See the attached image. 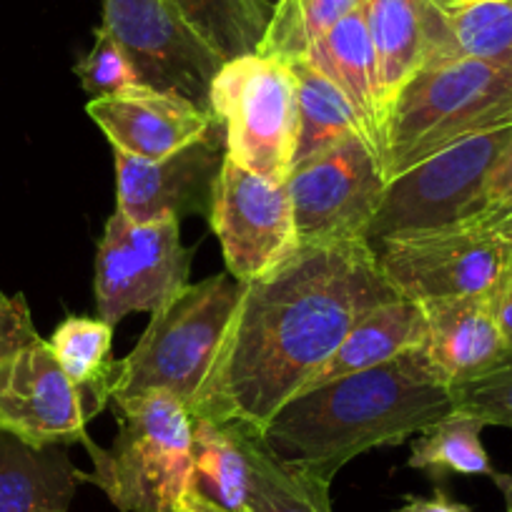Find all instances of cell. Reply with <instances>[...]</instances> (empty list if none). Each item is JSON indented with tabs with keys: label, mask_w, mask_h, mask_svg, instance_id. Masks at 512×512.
I'll return each mask as SVG.
<instances>
[{
	"label": "cell",
	"mask_w": 512,
	"mask_h": 512,
	"mask_svg": "<svg viewBox=\"0 0 512 512\" xmlns=\"http://www.w3.org/2000/svg\"><path fill=\"white\" fill-rule=\"evenodd\" d=\"M262 3L269 8V11H272V16H274V11H277V6L282 3V0H262Z\"/></svg>",
	"instance_id": "cell-38"
},
{
	"label": "cell",
	"mask_w": 512,
	"mask_h": 512,
	"mask_svg": "<svg viewBox=\"0 0 512 512\" xmlns=\"http://www.w3.org/2000/svg\"><path fill=\"white\" fill-rule=\"evenodd\" d=\"M397 297L369 241L302 246L244 284L191 417L262 430L332 359L362 314Z\"/></svg>",
	"instance_id": "cell-1"
},
{
	"label": "cell",
	"mask_w": 512,
	"mask_h": 512,
	"mask_svg": "<svg viewBox=\"0 0 512 512\" xmlns=\"http://www.w3.org/2000/svg\"><path fill=\"white\" fill-rule=\"evenodd\" d=\"M359 8L377 58L379 101L387 113L395 93L420 68L455 58L450 31L432 0H362Z\"/></svg>",
	"instance_id": "cell-16"
},
{
	"label": "cell",
	"mask_w": 512,
	"mask_h": 512,
	"mask_svg": "<svg viewBox=\"0 0 512 512\" xmlns=\"http://www.w3.org/2000/svg\"><path fill=\"white\" fill-rule=\"evenodd\" d=\"M116 151L136 159H164L214 128L216 118L174 93L136 86L116 96L91 98L86 106Z\"/></svg>",
	"instance_id": "cell-15"
},
{
	"label": "cell",
	"mask_w": 512,
	"mask_h": 512,
	"mask_svg": "<svg viewBox=\"0 0 512 512\" xmlns=\"http://www.w3.org/2000/svg\"><path fill=\"white\" fill-rule=\"evenodd\" d=\"M244 284L216 274L181 289L151 322L128 357L113 367L111 402L164 390L194 410Z\"/></svg>",
	"instance_id": "cell-5"
},
{
	"label": "cell",
	"mask_w": 512,
	"mask_h": 512,
	"mask_svg": "<svg viewBox=\"0 0 512 512\" xmlns=\"http://www.w3.org/2000/svg\"><path fill=\"white\" fill-rule=\"evenodd\" d=\"M452 410V387L442 382L425 347H415L302 392L259 432L284 462L332 482L354 457L400 445Z\"/></svg>",
	"instance_id": "cell-2"
},
{
	"label": "cell",
	"mask_w": 512,
	"mask_h": 512,
	"mask_svg": "<svg viewBox=\"0 0 512 512\" xmlns=\"http://www.w3.org/2000/svg\"><path fill=\"white\" fill-rule=\"evenodd\" d=\"M209 224L226 269L241 284L264 277L299 249L287 181L277 184L251 174L229 156L211 194Z\"/></svg>",
	"instance_id": "cell-12"
},
{
	"label": "cell",
	"mask_w": 512,
	"mask_h": 512,
	"mask_svg": "<svg viewBox=\"0 0 512 512\" xmlns=\"http://www.w3.org/2000/svg\"><path fill=\"white\" fill-rule=\"evenodd\" d=\"M116 156V209L134 224L181 221L186 214H209L211 194L226 159L224 128L214 123L209 134L164 159Z\"/></svg>",
	"instance_id": "cell-14"
},
{
	"label": "cell",
	"mask_w": 512,
	"mask_h": 512,
	"mask_svg": "<svg viewBox=\"0 0 512 512\" xmlns=\"http://www.w3.org/2000/svg\"><path fill=\"white\" fill-rule=\"evenodd\" d=\"M485 224H490L492 229H495L497 234L505 239V244L512 249V211H510V214L497 216V219H492V221H485Z\"/></svg>",
	"instance_id": "cell-36"
},
{
	"label": "cell",
	"mask_w": 512,
	"mask_h": 512,
	"mask_svg": "<svg viewBox=\"0 0 512 512\" xmlns=\"http://www.w3.org/2000/svg\"><path fill=\"white\" fill-rule=\"evenodd\" d=\"M111 339V324L88 317H68L48 339V347L53 349L63 372L101 410L113 397L116 362L111 359Z\"/></svg>",
	"instance_id": "cell-26"
},
{
	"label": "cell",
	"mask_w": 512,
	"mask_h": 512,
	"mask_svg": "<svg viewBox=\"0 0 512 512\" xmlns=\"http://www.w3.org/2000/svg\"><path fill=\"white\" fill-rule=\"evenodd\" d=\"M194 490L229 512H246L249 467L244 447L229 422L191 417Z\"/></svg>",
	"instance_id": "cell-23"
},
{
	"label": "cell",
	"mask_w": 512,
	"mask_h": 512,
	"mask_svg": "<svg viewBox=\"0 0 512 512\" xmlns=\"http://www.w3.org/2000/svg\"><path fill=\"white\" fill-rule=\"evenodd\" d=\"M510 141L512 126L470 136L392 179L367 229L372 249L480 219L487 181Z\"/></svg>",
	"instance_id": "cell-6"
},
{
	"label": "cell",
	"mask_w": 512,
	"mask_h": 512,
	"mask_svg": "<svg viewBox=\"0 0 512 512\" xmlns=\"http://www.w3.org/2000/svg\"><path fill=\"white\" fill-rule=\"evenodd\" d=\"M287 66L294 78V91H297L294 166L332 149L349 136H364L357 111L349 98L339 91L337 83L329 81L307 58H294V61H287Z\"/></svg>",
	"instance_id": "cell-22"
},
{
	"label": "cell",
	"mask_w": 512,
	"mask_h": 512,
	"mask_svg": "<svg viewBox=\"0 0 512 512\" xmlns=\"http://www.w3.org/2000/svg\"><path fill=\"white\" fill-rule=\"evenodd\" d=\"M485 422L465 410H452L440 422L420 432L410 455V467L422 470L435 482L447 475H485L495 477L490 455L482 445Z\"/></svg>",
	"instance_id": "cell-24"
},
{
	"label": "cell",
	"mask_w": 512,
	"mask_h": 512,
	"mask_svg": "<svg viewBox=\"0 0 512 512\" xmlns=\"http://www.w3.org/2000/svg\"><path fill=\"white\" fill-rule=\"evenodd\" d=\"M492 482L500 487L502 497H505V510L502 512H512V475H502V472H497V475L492 477Z\"/></svg>",
	"instance_id": "cell-37"
},
{
	"label": "cell",
	"mask_w": 512,
	"mask_h": 512,
	"mask_svg": "<svg viewBox=\"0 0 512 512\" xmlns=\"http://www.w3.org/2000/svg\"><path fill=\"white\" fill-rule=\"evenodd\" d=\"M81 482L63 445L31 447L0 432V512H68Z\"/></svg>",
	"instance_id": "cell-20"
},
{
	"label": "cell",
	"mask_w": 512,
	"mask_h": 512,
	"mask_svg": "<svg viewBox=\"0 0 512 512\" xmlns=\"http://www.w3.org/2000/svg\"><path fill=\"white\" fill-rule=\"evenodd\" d=\"M171 6L224 63L254 56L272 21L262 0H171Z\"/></svg>",
	"instance_id": "cell-25"
},
{
	"label": "cell",
	"mask_w": 512,
	"mask_h": 512,
	"mask_svg": "<svg viewBox=\"0 0 512 512\" xmlns=\"http://www.w3.org/2000/svg\"><path fill=\"white\" fill-rule=\"evenodd\" d=\"M103 412L71 382L46 339L0 364V432L31 447L86 440V425Z\"/></svg>",
	"instance_id": "cell-13"
},
{
	"label": "cell",
	"mask_w": 512,
	"mask_h": 512,
	"mask_svg": "<svg viewBox=\"0 0 512 512\" xmlns=\"http://www.w3.org/2000/svg\"><path fill=\"white\" fill-rule=\"evenodd\" d=\"M455 410L480 417L485 425H500L512 430V352L487 369L480 377L452 387Z\"/></svg>",
	"instance_id": "cell-29"
},
{
	"label": "cell",
	"mask_w": 512,
	"mask_h": 512,
	"mask_svg": "<svg viewBox=\"0 0 512 512\" xmlns=\"http://www.w3.org/2000/svg\"><path fill=\"white\" fill-rule=\"evenodd\" d=\"M38 332L33 327L31 309L23 294L6 297L0 292V364L16 357L26 347L38 342Z\"/></svg>",
	"instance_id": "cell-31"
},
{
	"label": "cell",
	"mask_w": 512,
	"mask_h": 512,
	"mask_svg": "<svg viewBox=\"0 0 512 512\" xmlns=\"http://www.w3.org/2000/svg\"><path fill=\"white\" fill-rule=\"evenodd\" d=\"M435 6H447V3H460V0H432Z\"/></svg>",
	"instance_id": "cell-39"
},
{
	"label": "cell",
	"mask_w": 512,
	"mask_h": 512,
	"mask_svg": "<svg viewBox=\"0 0 512 512\" xmlns=\"http://www.w3.org/2000/svg\"><path fill=\"white\" fill-rule=\"evenodd\" d=\"M211 116L224 128L226 156L241 169L284 184L297 151V91L284 61H226L211 86Z\"/></svg>",
	"instance_id": "cell-7"
},
{
	"label": "cell",
	"mask_w": 512,
	"mask_h": 512,
	"mask_svg": "<svg viewBox=\"0 0 512 512\" xmlns=\"http://www.w3.org/2000/svg\"><path fill=\"white\" fill-rule=\"evenodd\" d=\"M229 425H234L239 435L249 467L246 512H332V482L274 455L256 427L241 422Z\"/></svg>",
	"instance_id": "cell-21"
},
{
	"label": "cell",
	"mask_w": 512,
	"mask_h": 512,
	"mask_svg": "<svg viewBox=\"0 0 512 512\" xmlns=\"http://www.w3.org/2000/svg\"><path fill=\"white\" fill-rule=\"evenodd\" d=\"M395 512H472V507H467L465 502L452 500L442 487H437L432 497H410Z\"/></svg>",
	"instance_id": "cell-33"
},
{
	"label": "cell",
	"mask_w": 512,
	"mask_h": 512,
	"mask_svg": "<svg viewBox=\"0 0 512 512\" xmlns=\"http://www.w3.org/2000/svg\"><path fill=\"white\" fill-rule=\"evenodd\" d=\"M101 28L121 43L144 86L211 113V86L224 58L181 18L171 0H103Z\"/></svg>",
	"instance_id": "cell-11"
},
{
	"label": "cell",
	"mask_w": 512,
	"mask_h": 512,
	"mask_svg": "<svg viewBox=\"0 0 512 512\" xmlns=\"http://www.w3.org/2000/svg\"><path fill=\"white\" fill-rule=\"evenodd\" d=\"M76 76L83 91L91 93L93 98L116 96L128 88L144 86L121 43L103 28L96 31V43L91 51L76 63Z\"/></svg>",
	"instance_id": "cell-30"
},
{
	"label": "cell",
	"mask_w": 512,
	"mask_h": 512,
	"mask_svg": "<svg viewBox=\"0 0 512 512\" xmlns=\"http://www.w3.org/2000/svg\"><path fill=\"white\" fill-rule=\"evenodd\" d=\"M359 6L362 0H282L256 56L277 58L284 63L304 58L329 28Z\"/></svg>",
	"instance_id": "cell-28"
},
{
	"label": "cell",
	"mask_w": 512,
	"mask_h": 512,
	"mask_svg": "<svg viewBox=\"0 0 512 512\" xmlns=\"http://www.w3.org/2000/svg\"><path fill=\"white\" fill-rule=\"evenodd\" d=\"M425 337L427 322L422 304L397 294V297L377 304L359 317V322L349 329L332 359L314 374L312 382L302 392L319 387V384L334 382L339 377H347V374H357L377 367V364L390 362L407 349L422 347Z\"/></svg>",
	"instance_id": "cell-19"
},
{
	"label": "cell",
	"mask_w": 512,
	"mask_h": 512,
	"mask_svg": "<svg viewBox=\"0 0 512 512\" xmlns=\"http://www.w3.org/2000/svg\"><path fill=\"white\" fill-rule=\"evenodd\" d=\"M512 211V141L505 149L502 159L492 169L487 181V211L480 216L482 221H492Z\"/></svg>",
	"instance_id": "cell-32"
},
{
	"label": "cell",
	"mask_w": 512,
	"mask_h": 512,
	"mask_svg": "<svg viewBox=\"0 0 512 512\" xmlns=\"http://www.w3.org/2000/svg\"><path fill=\"white\" fill-rule=\"evenodd\" d=\"M384 279L415 302L495 297L512 269V249L482 219L377 246Z\"/></svg>",
	"instance_id": "cell-8"
},
{
	"label": "cell",
	"mask_w": 512,
	"mask_h": 512,
	"mask_svg": "<svg viewBox=\"0 0 512 512\" xmlns=\"http://www.w3.org/2000/svg\"><path fill=\"white\" fill-rule=\"evenodd\" d=\"M287 189L302 246L367 241L387 176L367 136L354 134L294 166Z\"/></svg>",
	"instance_id": "cell-9"
},
{
	"label": "cell",
	"mask_w": 512,
	"mask_h": 512,
	"mask_svg": "<svg viewBox=\"0 0 512 512\" xmlns=\"http://www.w3.org/2000/svg\"><path fill=\"white\" fill-rule=\"evenodd\" d=\"M437 8L450 31L452 56L512 63V0H460Z\"/></svg>",
	"instance_id": "cell-27"
},
{
	"label": "cell",
	"mask_w": 512,
	"mask_h": 512,
	"mask_svg": "<svg viewBox=\"0 0 512 512\" xmlns=\"http://www.w3.org/2000/svg\"><path fill=\"white\" fill-rule=\"evenodd\" d=\"M505 126H512V63L477 58L427 63L384 113L387 184L457 141Z\"/></svg>",
	"instance_id": "cell-3"
},
{
	"label": "cell",
	"mask_w": 512,
	"mask_h": 512,
	"mask_svg": "<svg viewBox=\"0 0 512 512\" xmlns=\"http://www.w3.org/2000/svg\"><path fill=\"white\" fill-rule=\"evenodd\" d=\"M427 322L425 352L447 387L480 377L507 354L492 297L420 302Z\"/></svg>",
	"instance_id": "cell-17"
},
{
	"label": "cell",
	"mask_w": 512,
	"mask_h": 512,
	"mask_svg": "<svg viewBox=\"0 0 512 512\" xmlns=\"http://www.w3.org/2000/svg\"><path fill=\"white\" fill-rule=\"evenodd\" d=\"M118 432L111 447L83 440L91 455L93 482L121 512H179L194 490L191 412L176 395L144 392L113 402Z\"/></svg>",
	"instance_id": "cell-4"
},
{
	"label": "cell",
	"mask_w": 512,
	"mask_h": 512,
	"mask_svg": "<svg viewBox=\"0 0 512 512\" xmlns=\"http://www.w3.org/2000/svg\"><path fill=\"white\" fill-rule=\"evenodd\" d=\"M309 63L349 98L357 111L359 123L369 144L382 156V123L384 111L379 101L377 58H374L372 41H369L367 23L362 8L344 16L337 26L329 28L317 43L307 51Z\"/></svg>",
	"instance_id": "cell-18"
},
{
	"label": "cell",
	"mask_w": 512,
	"mask_h": 512,
	"mask_svg": "<svg viewBox=\"0 0 512 512\" xmlns=\"http://www.w3.org/2000/svg\"><path fill=\"white\" fill-rule=\"evenodd\" d=\"M179 512H229V510L219 507L214 500H209L206 495H201L199 490H191L189 495L181 500Z\"/></svg>",
	"instance_id": "cell-35"
},
{
	"label": "cell",
	"mask_w": 512,
	"mask_h": 512,
	"mask_svg": "<svg viewBox=\"0 0 512 512\" xmlns=\"http://www.w3.org/2000/svg\"><path fill=\"white\" fill-rule=\"evenodd\" d=\"M191 254L176 219L134 224L113 211L96 251L98 317L113 327L131 312H159L189 287Z\"/></svg>",
	"instance_id": "cell-10"
},
{
	"label": "cell",
	"mask_w": 512,
	"mask_h": 512,
	"mask_svg": "<svg viewBox=\"0 0 512 512\" xmlns=\"http://www.w3.org/2000/svg\"><path fill=\"white\" fill-rule=\"evenodd\" d=\"M492 307H495V319L497 327H500L502 342L512 352V269L507 272L505 282L500 284L495 297H492Z\"/></svg>",
	"instance_id": "cell-34"
}]
</instances>
